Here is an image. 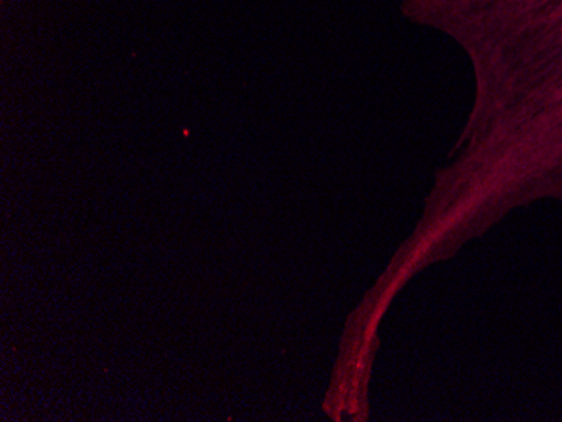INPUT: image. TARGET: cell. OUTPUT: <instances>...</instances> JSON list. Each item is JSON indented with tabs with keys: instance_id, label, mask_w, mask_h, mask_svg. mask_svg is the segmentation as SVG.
<instances>
[{
	"instance_id": "6da1fadb",
	"label": "cell",
	"mask_w": 562,
	"mask_h": 422,
	"mask_svg": "<svg viewBox=\"0 0 562 422\" xmlns=\"http://www.w3.org/2000/svg\"><path fill=\"white\" fill-rule=\"evenodd\" d=\"M487 55L491 141L520 181L562 198V0H465Z\"/></svg>"
}]
</instances>
